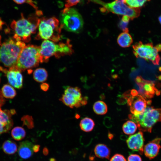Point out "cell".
<instances>
[{
    "instance_id": "17",
    "label": "cell",
    "mask_w": 161,
    "mask_h": 161,
    "mask_svg": "<svg viewBox=\"0 0 161 161\" xmlns=\"http://www.w3.org/2000/svg\"><path fill=\"white\" fill-rule=\"evenodd\" d=\"M33 144L28 140L20 142L18 150L19 156L24 159L30 158L33 154Z\"/></svg>"
},
{
    "instance_id": "7",
    "label": "cell",
    "mask_w": 161,
    "mask_h": 161,
    "mask_svg": "<svg viewBox=\"0 0 161 161\" xmlns=\"http://www.w3.org/2000/svg\"><path fill=\"white\" fill-rule=\"evenodd\" d=\"M30 18L26 19L22 15L20 19L14 21L12 23L15 35L23 41H29L31 35L35 32L38 27L39 18L35 17Z\"/></svg>"
},
{
    "instance_id": "19",
    "label": "cell",
    "mask_w": 161,
    "mask_h": 161,
    "mask_svg": "<svg viewBox=\"0 0 161 161\" xmlns=\"http://www.w3.org/2000/svg\"><path fill=\"white\" fill-rule=\"evenodd\" d=\"M117 41L120 46L126 48L130 46L133 42V39L129 32H123L118 35Z\"/></svg>"
},
{
    "instance_id": "10",
    "label": "cell",
    "mask_w": 161,
    "mask_h": 161,
    "mask_svg": "<svg viewBox=\"0 0 161 161\" xmlns=\"http://www.w3.org/2000/svg\"><path fill=\"white\" fill-rule=\"evenodd\" d=\"M87 99V97L82 96L80 88L69 86L65 89L59 100L66 106L73 109L86 105Z\"/></svg>"
},
{
    "instance_id": "36",
    "label": "cell",
    "mask_w": 161,
    "mask_h": 161,
    "mask_svg": "<svg viewBox=\"0 0 161 161\" xmlns=\"http://www.w3.org/2000/svg\"><path fill=\"white\" fill-rule=\"evenodd\" d=\"M40 145H35L33 146V152L37 153L40 150Z\"/></svg>"
},
{
    "instance_id": "33",
    "label": "cell",
    "mask_w": 161,
    "mask_h": 161,
    "mask_svg": "<svg viewBox=\"0 0 161 161\" xmlns=\"http://www.w3.org/2000/svg\"><path fill=\"white\" fill-rule=\"evenodd\" d=\"M127 161H142L140 157L137 154H131L129 156Z\"/></svg>"
},
{
    "instance_id": "18",
    "label": "cell",
    "mask_w": 161,
    "mask_h": 161,
    "mask_svg": "<svg viewBox=\"0 0 161 161\" xmlns=\"http://www.w3.org/2000/svg\"><path fill=\"white\" fill-rule=\"evenodd\" d=\"M94 152L95 156L97 157L102 159H109L111 154L109 148L103 144H98L95 146Z\"/></svg>"
},
{
    "instance_id": "3",
    "label": "cell",
    "mask_w": 161,
    "mask_h": 161,
    "mask_svg": "<svg viewBox=\"0 0 161 161\" xmlns=\"http://www.w3.org/2000/svg\"><path fill=\"white\" fill-rule=\"evenodd\" d=\"M129 117L136 123L140 130L151 132L154 124L161 121V109L147 107L142 113L137 115L129 114Z\"/></svg>"
},
{
    "instance_id": "15",
    "label": "cell",
    "mask_w": 161,
    "mask_h": 161,
    "mask_svg": "<svg viewBox=\"0 0 161 161\" xmlns=\"http://www.w3.org/2000/svg\"><path fill=\"white\" fill-rule=\"evenodd\" d=\"M14 110H2L0 107V135L8 132L13 125L12 115Z\"/></svg>"
},
{
    "instance_id": "5",
    "label": "cell",
    "mask_w": 161,
    "mask_h": 161,
    "mask_svg": "<svg viewBox=\"0 0 161 161\" xmlns=\"http://www.w3.org/2000/svg\"><path fill=\"white\" fill-rule=\"evenodd\" d=\"M58 20L55 17L39 19L38 27V38L51 40L53 42L59 41L61 38V29Z\"/></svg>"
},
{
    "instance_id": "29",
    "label": "cell",
    "mask_w": 161,
    "mask_h": 161,
    "mask_svg": "<svg viewBox=\"0 0 161 161\" xmlns=\"http://www.w3.org/2000/svg\"><path fill=\"white\" fill-rule=\"evenodd\" d=\"M24 125L26 126L29 129H32L34 127L33 119L31 116L26 115L22 118Z\"/></svg>"
},
{
    "instance_id": "27",
    "label": "cell",
    "mask_w": 161,
    "mask_h": 161,
    "mask_svg": "<svg viewBox=\"0 0 161 161\" xmlns=\"http://www.w3.org/2000/svg\"><path fill=\"white\" fill-rule=\"evenodd\" d=\"M150 0H126V3L131 8H139L143 6L148 1Z\"/></svg>"
},
{
    "instance_id": "23",
    "label": "cell",
    "mask_w": 161,
    "mask_h": 161,
    "mask_svg": "<svg viewBox=\"0 0 161 161\" xmlns=\"http://www.w3.org/2000/svg\"><path fill=\"white\" fill-rule=\"evenodd\" d=\"M2 96L8 99H12L16 95V91L11 85L6 84L4 85L1 90Z\"/></svg>"
},
{
    "instance_id": "41",
    "label": "cell",
    "mask_w": 161,
    "mask_h": 161,
    "mask_svg": "<svg viewBox=\"0 0 161 161\" xmlns=\"http://www.w3.org/2000/svg\"><path fill=\"white\" fill-rule=\"evenodd\" d=\"M1 68H0V71H1Z\"/></svg>"
},
{
    "instance_id": "22",
    "label": "cell",
    "mask_w": 161,
    "mask_h": 161,
    "mask_svg": "<svg viewBox=\"0 0 161 161\" xmlns=\"http://www.w3.org/2000/svg\"><path fill=\"white\" fill-rule=\"evenodd\" d=\"M95 125L94 121L91 118L86 117L82 119L79 124L81 130L85 132L92 131Z\"/></svg>"
},
{
    "instance_id": "39",
    "label": "cell",
    "mask_w": 161,
    "mask_h": 161,
    "mask_svg": "<svg viewBox=\"0 0 161 161\" xmlns=\"http://www.w3.org/2000/svg\"><path fill=\"white\" fill-rule=\"evenodd\" d=\"M158 20L160 23L161 24V15L159 16L158 18Z\"/></svg>"
},
{
    "instance_id": "26",
    "label": "cell",
    "mask_w": 161,
    "mask_h": 161,
    "mask_svg": "<svg viewBox=\"0 0 161 161\" xmlns=\"http://www.w3.org/2000/svg\"><path fill=\"white\" fill-rule=\"evenodd\" d=\"M95 112L97 114L103 115L107 112V107L106 104L102 101H98L95 103L93 106Z\"/></svg>"
},
{
    "instance_id": "21",
    "label": "cell",
    "mask_w": 161,
    "mask_h": 161,
    "mask_svg": "<svg viewBox=\"0 0 161 161\" xmlns=\"http://www.w3.org/2000/svg\"><path fill=\"white\" fill-rule=\"evenodd\" d=\"M48 76L47 72L43 68H38L33 72V78L34 80L39 83H43L47 80Z\"/></svg>"
},
{
    "instance_id": "13",
    "label": "cell",
    "mask_w": 161,
    "mask_h": 161,
    "mask_svg": "<svg viewBox=\"0 0 161 161\" xmlns=\"http://www.w3.org/2000/svg\"><path fill=\"white\" fill-rule=\"evenodd\" d=\"M5 73L9 84L16 88H21L23 85V77L21 71L15 67L10 68L8 70L2 69Z\"/></svg>"
},
{
    "instance_id": "20",
    "label": "cell",
    "mask_w": 161,
    "mask_h": 161,
    "mask_svg": "<svg viewBox=\"0 0 161 161\" xmlns=\"http://www.w3.org/2000/svg\"><path fill=\"white\" fill-rule=\"evenodd\" d=\"M2 148L5 154L11 155L15 154L17 151L18 147L16 143L14 141L9 140L3 143Z\"/></svg>"
},
{
    "instance_id": "40",
    "label": "cell",
    "mask_w": 161,
    "mask_h": 161,
    "mask_svg": "<svg viewBox=\"0 0 161 161\" xmlns=\"http://www.w3.org/2000/svg\"><path fill=\"white\" fill-rule=\"evenodd\" d=\"M49 161H56L55 159L52 158L49 159Z\"/></svg>"
},
{
    "instance_id": "16",
    "label": "cell",
    "mask_w": 161,
    "mask_h": 161,
    "mask_svg": "<svg viewBox=\"0 0 161 161\" xmlns=\"http://www.w3.org/2000/svg\"><path fill=\"white\" fill-rule=\"evenodd\" d=\"M161 139L157 137L149 142L144 147L143 152L145 156L150 160L157 156L161 148Z\"/></svg>"
},
{
    "instance_id": "1",
    "label": "cell",
    "mask_w": 161,
    "mask_h": 161,
    "mask_svg": "<svg viewBox=\"0 0 161 161\" xmlns=\"http://www.w3.org/2000/svg\"><path fill=\"white\" fill-rule=\"evenodd\" d=\"M24 42L14 35L4 42L0 47V62L11 68L16 66L19 55L25 47Z\"/></svg>"
},
{
    "instance_id": "9",
    "label": "cell",
    "mask_w": 161,
    "mask_h": 161,
    "mask_svg": "<svg viewBox=\"0 0 161 161\" xmlns=\"http://www.w3.org/2000/svg\"><path fill=\"white\" fill-rule=\"evenodd\" d=\"M133 52L137 58H141L159 65L160 58L158 51L152 43L144 44L140 41L133 46Z\"/></svg>"
},
{
    "instance_id": "6",
    "label": "cell",
    "mask_w": 161,
    "mask_h": 161,
    "mask_svg": "<svg viewBox=\"0 0 161 161\" xmlns=\"http://www.w3.org/2000/svg\"><path fill=\"white\" fill-rule=\"evenodd\" d=\"M60 27L68 31L78 33L83 29L82 16L74 8H65L63 10L60 14Z\"/></svg>"
},
{
    "instance_id": "35",
    "label": "cell",
    "mask_w": 161,
    "mask_h": 161,
    "mask_svg": "<svg viewBox=\"0 0 161 161\" xmlns=\"http://www.w3.org/2000/svg\"><path fill=\"white\" fill-rule=\"evenodd\" d=\"M5 100L4 99L0 90V107H1L5 103Z\"/></svg>"
},
{
    "instance_id": "31",
    "label": "cell",
    "mask_w": 161,
    "mask_h": 161,
    "mask_svg": "<svg viewBox=\"0 0 161 161\" xmlns=\"http://www.w3.org/2000/svg\"><path fill=\"white\" fill-rule=\"evenodd\" d=\"M110 161H127L125 157L122 155L116 154L110 159Z\"/></svg>"
},
{
    "instance_id": "11",
    "label": "cell",
    "mask_w": 161,
    "mask_h": 161,
    "mask_svg": "<svg viewBox=\"0 0 161 161\" xmlns=\"http://www.w3.org/2000/svg\"><path fill=\"white\" fill-rule=\"evenodd\" d=\"M135 81L139 88L138 93L145 99L151 98L155 94L158 95L160 94L153 81L145 80L141 76H137Z\"/></svg>"
},
{
    "instance_id": "30",
    "label": "cell",
    "mask_w": 161,
    "mask_h": 161,
    "mask_svg": "<svg viewBox=\"0 0 161 161\" xmlns=\"http://www.w3.org/2000/svg\"><path fill=\"white\" fill-rule=\"evenodd\" d=\"M16 3L18 4H21L26 3L32 6L33 8L37 10V7L32 0H13Z\"/></svg>"
},
{
    "instance_id": "34",
    "label": "cell",
    "mask_w": 161,
    "mask_h": 161,
    "mask_svg": "<svg viewBox=\"0 0 161 161\" xmlns=\"http://www.w3.org/2000/svg\"><path fill=\"white\" fill-rule=\"evenodd\" d=\"M40 87L41 90L44 91L46 92L49 89V86L48 83L43 82L41 84Z\"/></svg>"
},
{
    "instance_id": "32",
    "label": "cell",
    "mask_w": 161,
    "mask_h": 161,
    "mask_svg": "<svg viewBox=\"0 0 161 161\" xmlns=\"http://www.w3.org/2000/svg\"><path fill=\"white\" fill-rule=\"evenodd\" d=\"M80 0H65V8H69L77 4Z\"/></svg>"
},
{
    "instance_id": "2",
    "label": "cell",
    "mask_w": 161,
    "mask_h": 161,
    "mask_svg": "<svg viewBox=\"0 0 161 161\" xmlns=\"http://www.w3.org/2000/svg\"><path fill=\"white\" fill-rule=\"evenodd\" d=\"M40 63H42L40 47L29 45L22 49L15 67L21 71L36 67Z\"/></svg>"
},
{
    "instance_id": "12",
    "label": "cell",
    "mask_w": 161,
    "mask_h": 161,
    "mask_svg": "<svg viewBox=\"0 0 161 161\" xmlns=\"http://www.w3.org/2000/svg\"><path fill=\"white\" fill-rule=\"evenodd\" d=\"M150 100H146L145 99L140 95L134 96L131 95L127 99V103L130 106L131 113L137 115L143 113L147 105L151 103Z\"/></svg>"
},
{
    "instance_id": "14",
    "label": "cell",
    "mask_w": 161,
    "mask_h": 161,
    "mask_svg": "<svg viewBox=\"0 0 161 161\" xmlns=\"http://www.w3.org/2000/svg\"><path fill=\"white\" fill-rule=\"evenodd\" d=\"M144 141L143 133L141 131H140L129 136L126 142L130 149L138 152L140 154H142L143 152Z\"/></svg>"
},
{
    "instance_id": "24",
    "label": "cell",
    "mask_w": 161,
    "mask_h": 161,
    "mask_svg": "<svg viewBox=\"0 0 161 161\" xmlns=\"http://www.w3.org/2000/svg\"><path fill=\"white\" fill-rule=\"evenodd\" d=\"M12 137L15 140L20 141L23 139L26 135L24 129L20 126H17L13 128L11 131Z\"/></svg>"
},
{
    "instance_id": "37",
    "label": "cell",
    "mask_w": 161,
    "mask_h": 161,
    "mask_svg": "<svg viewBox=\"0 0 161 161\" xmlns=\"http://www.w3.org/2000/svg\"><path fill=\"white\" fill-rule=\"evenodd\" d=\"M49 153L48 149L47 148L44 147L43 150V153L45 156H47L48 155Z\"/></svg>"
},
{
    "instance_id": "4",
    "label": "cell",
    "mask_w": 161,
    "mask_h": 161,
    "mask_svg": "<svg viewBox=\"0 0 161 161\" xmlns=\"http://www.w3.org/2000/svg\"><path fill=\"white\" fill-rule=\"evenodd\" d=\"M40 47L42 63L47 62L52 56L59 57L63 55L71 54L73 52L72 45L68 39L65 43H60L58 44L49 40H44Z\"/></svg>"
},
{
    "instance_id": "25",
    "label": "cell",
    "mask_w": 161,
    "mask_h": 161,
    "mask_svg": "<svg viewBox=\"0 0 161 161\" xmlns=\"http://www.w3.org/2000/svg\"><path fill=\"white\" fill-rule=\"evenodd\" d=\"M137 126L135 123L132 121L128 120L125 123L122 127L124 133L127 135H131L136 131Z\"/></svg>"
},
{
    "instance_id": "28",
    "label": "cell",
    "mask_w": 161,
    "mask_h": 161,
    "mask_svg": "<svg viewBox=\"0 0 161 161\" xmlns=\"http://www.w3.org/2000/svg\"><path fill=\"white\" fill-rule=\"evenodd\" d=\"M130 19L127 16H124L119 22V28L123 32H129L128 26Z\"/></svg>"
},
{
    "instance_id": "8",
    "label": "cell",
    "mask_w": 161,
    "mask_h": 161,
    "mask_svg": "<svg viewBox=\"0 0 161 161\" xmlns=\"http://www.w3.org/2000/svg\"><path fill=\"white\" fill-rule=\"evenodd\" d=\"M93 0L103 5L107 10L117 14L127 16L130 19L138 17L140 14L139 8L130 7L126 4V0H115L109 3H104L100 0Z\"/></svg>"
},
{
    "instance_id": "38",
    "label": "cell",
    "mask_w": 161,
    "mask_h": 161,
    "mask_svg": "<svg viewBox=\"0 0 161 161\" xmlns=\"http://www.w3.org/2000/svg\"><path fill=\"white\" fill-rule=\"evenodd\" d=\"M158 52H161V44H158L155 46Z\"/></svg>"
}]
</instances>
